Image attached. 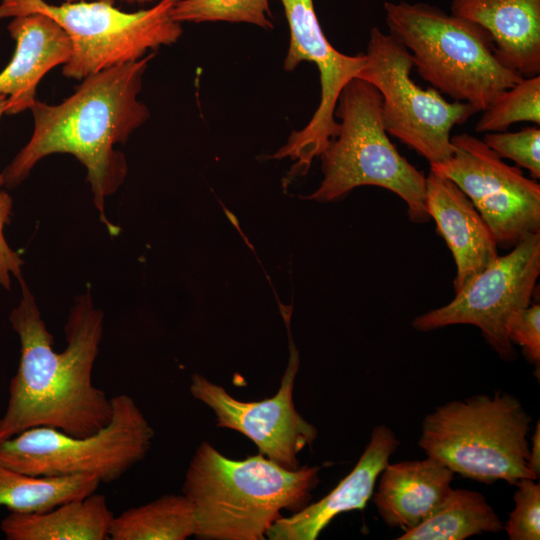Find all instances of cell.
<instances>
[{
    "label": "cell",
    "mask_w": 540,
    "mask_h": 540,
    "mask_svg": "<svg viewBox=\"0 0 540 540\" xmlns=\"http://www.w3.org/2000/svg\"><path fill=\"white\" fill-rule=\"evenodd\" d=\"M21 299L9 315L20 341V359L0 417V443L34 427L85 437L109 423L111 398L92 381L103 336V314L90 293L77 297L65 325L66 348L57 352L23 278Z\"/></svg>",
    "instance_id": "obj_1"
},
{
    "label": "cell",
    "mask_w": 540,
    "mask_h": 540,
    "mask_svg": "<svg viewBox=\"0 0 540 540\" xmlns=\"http://www.w3.org/2000/svg\"><path fill=\"white\" fill-rule=\"evenodd\" d=\"M155 53L85 77L74 93L60 104L36 100L31 107L34 129L28 143L2 172L4 185L14 188L44 157L68 153L87 168V180L103 223L112 234L117 228L106 219L104 200L124 181L127 172L122 153L114 146L125 143L148 118V108L138 100L144 72Z\"/></svg>",
    "instance_id": "obj_2"
},
{
    "label": "cell",
    "mask_w": 540,
    "mask_h": 540,
    "mask_svg": "<svg viewBox=\"0 0 540 540\" xmlns=\"http://www.w3.org/2000/svg\"><path fill=\"white\" fill-rule=\"evenodd\" d=\"M320 467L286 469L262 454L232 460L204 441L188 465L183 494L194 508L195 537L263 540L282 510L309 504Z\"/></svg>",
    "instance_id": "obj_3"
},
{
    "label": "cell",
    "mask_w": 540,
    "mask_h": 540,
    "mask_svg": "<svg viewBox=\"0 0 540 540\" xmlns=\"http://www.w3.org/2000/svg\"><path fill=\"white\" fill-rule=\"evenodd\" d=\"M389 33L409 51L419 75L454 101L485 110L523 77L496 56L482 27L427 3L385 2Z\"/></svg>",
    "instance_id": "obj_4"
},
{
    "label": "cell",
    "mask_w": 540,
    "mask_h": 540,
    "mask_svg": "<svg viewBox=\"0 0 540 540\" xmlns=\"http://www.w3.org/2000/svg\"><path fill=\"white\" fill-rule=\"evenodd\" d=\"M531 421L520 400L506 392L452 400L424 417L418 445L454 474L514 485L538 479L528 464Z\"/></svg>",
    "instance_id": "obj_5"
},
{
    "label": "cell",
    "mask_w": 540,
    "mask_h": 540,
    "mask_svg": "<svg viewBox=\"0 0 540 540\" xmlns=\"http://www.w3.org/2000/svg\"><path fill=\"white\" fill-rule=\"evenodd\" d=\"M381 103L379 91L362 79L344 86L334 112L341 120L338 133L320 155L323 179L307 199L331 202L356 187L378 186L403 199L412 222H428L426 176L389 139Z\"/></svg>",
    "instance_id": "obj_6"
},
{
    "label": "cell",
    "mask_w": 540,
    "mask_h": 540,
    "mask_svg": "<svg viewBox=\"0 0 540 540\" xmlns=\"http://www.w3.org/2000/svg\"><path fill=\"white\" fill-rule=\"evenodd\" d=\"M177 1L160 0L148 9L125 12L101 0L60 5L45 0H1L0 19L33 13L51 17L65 31L72 47L62 73L82 80L177 42L182 35L181 23L171 17Z\"/></svg>",
    "instance_id": "obj_7"
},
{
    "label": "cell",
    "mask_w": 540,
    "mask_h": 540,
    "mask_svg": "<svg viewBox=\"0 0 540 540\" xmlns=\"http://www.w3.org/2000/svg\"><path fill=\"white\" fill-rule=\"evenodd\" d=\"M113 413L94 434L75 437L49 427L27 429L0 443V462L33 476L92 475L119 480L147 455L154 430L127 394L111 398Z\"/></svg>",
    "instance_id": "obj_8"
},
{
    "label": "cell",
    "mask_w": 540,
    "mask_h": 540,
    "mask_svg": "<svg viewBox=\"0 0 540 540\" xmlns=\"http://www.w3.org/2000/svg\"><path fill=\"white\" fill-rule=\"evenodd\" d=\"M366 62L355 78L373 85L382 98L387 133L425 158L430 165L452 156L451 131L478 111L470 104L447 101L434 88L423 89L411 77L409 51L393 35L373 27Z\"/></svg>",
    "instance_id": "obj_9"
},
{
    "label": "cell",
    "mask_w": 540,
    "mask_h": 540,
    "mask_svg": "<svg viewBox=\"0 0 540 540\" xmlns=\"http://www.w3.org/2000/svg\"><path fill=\"white\" fill-rule=\"evenodd\" d=\"M539 274L540 233H535L473 276L448 304L414 318L412 326L422 332L455 324L476 326L502 359L511 360L515 352L509 325L531 304Z\"/></svg>",
    "instance_id": "obj_10"
},
{
    "label": "cell",
    "mask_w": 540,
    "mask_h": 540,
    "mask_svg": "<svg viewBox=\"0 0 540 540\" xmlns=\"http://www.w3.org/2000/svg\"><path fill=\"white\" fill-rule=\"evenodd\" d=\"M454 152L430 169L454 182L490 227L498 247L512 249L540 233V185L506 164L479 138L451 137Z\"/></svg>",
    "instance_id": "obj_11"
},
{
    "label": "cell",
    "mask_w": 540,
    "mask_h": 540,
    "mask_svg": "<svg viewBox=\"0 0 540 540\" xmlns=\"http://www.w3.org/2000/svg\"><path fill=\"white\" fill-rule=\"evenodd\" d=\"M289 337L290 356L277 393L261 401H241L201 374H193L192 396L215 414L217 426L240 432L257 446L259 453L280 466L296 470L298 454L316 440L318 431L296 410L293 389L299 368V352L291 337V307L279 303Z\"/></svg>",
    "instance_id": "obj_12"
},
{
    "label": "cell",
    "mask_w": 540,
    "mask_h": 540,
    "mask_svg": "<svg viewBox=\"0 0 540 540\" xmlns=\"http://www.w3.org/2000/svg\"><path fill=\"white\" fill-rule=\"evenodd\" d=\"M290 30V43L284 69L293 71L302 61L313 62L319 71L321 98L309 123L294 131L287 143L271 158L296 160L288 180L304 175L313 159L321 155L337 135L339 123L334 112L344 86L362 69L365 54L346 55L336 50L324 35L313 0H280Z\"/></svg>",
    "instance_id": "obj_13"
},
{
    "label": "cell",
    "mask_w": 540,
    "mask_h": 540,
    "mask_svg": "<svg viewBox=\"0 0 540 540\" xmlns=\"http://www.w3.org/2000/svg\"><path fill=\"white\" fill-rule=\"evenodd\" d=\"M399 444L391 428L376 425L351 472L319 501L276 520L266 532L268 539L315 540L337 515L364 509L373 496L379 475Z\"/></svg>",
    "instance_id": "obj_14"
},
{
    "label": "cell",
    "mask_w": 540,
    "mask_h": 540,
    "mask_svg": "<svg viewBox=\"0 0 540 540\" xmlns=\"http://www.w3.org/2000/svg\"><path fill=\"white\" fill-rule=\"evenodd\" d=\"M425 205L454 257L453 286L457 292L499 256L496 239L461 189L431 169L426 176Z\"/></svg>",
    "instance_id": "obj_15"
},
{
    "label": "cell",
    "mask_w": 540,
    "mask_h": 540,
    "mask_svg": "<svg viewBox=\"0 0 540 540\" xmlns=\"http://www.w3.org/2000/svg\"><path fill=\"white\" fill-rule=\"evenodd\" d=\"M7 29L15 40V52L0 72V94L7 96L6 114L31 109L44 75L71 56V42L51 17L33 13L13 17Z\"/></svg>",
    "instance_id": "obj_16"
},
{
    "label": "cell",
    "mask_w": 540,
    "mask_h": 540,
    "mask_svg": "<svg viewBox=\"0 0 540 540\" xmlns=\"http://www.w3.org/2000/svg\"><path fill=\"white\" fill-rule=\"evenodd\" d=\"M454 472L441 462L424 460L387 463L379 475L373 501L382 521L411 530L426 521L447 500Z\"/></svg>",
    "instance_id": "obj_17"
},
{
    "label": "cell",
    "mask_w": 540,
    "mask_h": 540,
    "mask_svg": "<svg viewBox=\"0 0 540 540\" xmlns=\"http://www.w3.org/2000/svg\"><path fill=\"white\" fill-rule=\"evenodd\" d=\"M451 13L482 27L495 54L522 77L540 73V0H452Z\"/></svg>",
    "instance_id": "obj_18"
},
{
    "label": "cell",
    "mask_w": 540,
    "mask_h": 540,
    "mask_svg": "<svg viewBox=\"0 0 540 540\" xmlns=\"http://www.w3.org/2000/svg\"><path fill=\"white\" fill-rule=\"evenodd\" d=\"M114 514L95 492L39 513L10 512L0 524L7 540H108Z\"/></svg>",
    "instance_id": "obj_19"
},
{
    "label": "cell",
    "mask_w": 540,
    "mask_h": 540,
    "mask_svg": "<svg viewBox=\"0 0 540 540\" xmlns=\"http://www.w3.org/2000/svg\"><path fill=\"white\" fill-rule=\"evenodd\" d=\"M100 481L92 475L33 476L0 462V506L10 512L39 513L66 501L86 497Z\"/></svg>",
    "instance_id": "obj_20"
},
{
    "label": "cell",
    "mask_w": 540,
    "mask_h": 540,
    "mask_svg": "<svg viewBox=\"0 0 540 540\" xmlns=\"http://www.w3.org/2000/svg\"><path fill=\"white\" fill-rule=\"evenodd\" d=\"M195 532L190 500L183 493L167 494L114 516L109 540H184Z\"/></svg>",
    "instance_id": "obj_21"
},
{
    "label": "cell",
    "mask_w": 540,
    "mask_h": 540,
    "mask_svg": "<svg viewBox=\"0 0 540 540\" xmlns=\"http://www.w3.org/2000/svg\"><path fill=\"white\" fill-rule=\"evenodd\" d=\"M503 529V524L484 495L453 489L444 504L426 521L405 531L398 540H464Z\"/></svg>",
    "instance_id": "obj_22"
},
{
    "label": "cell",
    "mask_w": 540,
    "mask_h": 540,
    "mask_svg": "<svg viewBox=\"0 0 540 540\" xmlns=\"http://www.w3.org/2000/svg\"><path fill=\"white\" fill-rule=\"evenodd\" d=\"M477 132H500L514 123L527 121L540 124V76L523 77L514 86L500 93L482 111Z\"/></svg>",
    "instance_id": "obj_23"
},
{
    "label": "cell",
    "mask_w": 540,
    "mask_h": 540,
    "mask_svg": "<svg viewBox=\"0 0 540 540\" xmlns=\"http://www.w3.org/2000/svg\"><path fill=\"white\" fill-rule=\"evenodd\" d=\"M171 17L179 23L221 21L273 28L268 0H178Z\"/></svg>",
    "instance_id": "obj_24"
},
{
    "label": "cell",
    "mask_w": 540,
    "mask_h": 540,
    "mask_svg": "<svg viewBox=\"0 0 540 540\" xmlns=\"http://www.w3.org/2000/svg\"><path fill=\"white\" fill-rule=\"evenodd\" d=\"M482 141L500 158L514 161L517 166L530 172L536 180L540 178V129L524 127L516 132H489Z\"/></svg>",
    "instance_id": "obj_25"
},
{
    "label": "cell",
    "mask_w": 540,
    "mask_h": 540,
    "mask_svg": "<svg viewBox=\"0 0 540 540\" xmlns=\"http://www.w3.org/2000/svg\"><path fill=\"white\" fill-rule=\"evenodd\" d=\"M515 507L503 529L510 540L540 539V484L524 478L514 484Z\"/></svg>",
    "instance_id": "obj_26"
},
{
    "label": "cell",
    "mask_w": 540,
    "mask_h": 540,
    "mask_svg": "<svg viewBox=\"0 0 540 540\" xmlns=\"http://www.w3.org/2000/svg\"><path fill=\"white\" fill-rule=\"evenodd\" d=\"M508 337L512 344L522 347L526 359L539 369L540 363V304H530L511 321Z\"/></svg>",
    "instance_id": "obj_27"
},
{
    "label": "cell",
    "mask_w": 540,
    "mask_h": 540,
    "mask_svg": "<svg viewBox=\"0 0 540 540\" xmlns=\"http://www.w3.org/2000/svg\"><path fill=\"white\" fill-rule=\"evenodd\" d=\"M13 200L12 197L3 190H0V287L7 290L11 286V277L18 281L22 277L23 259L8 245L4 229L11 221Z\"/></svg>",
    "instance_id": "obj_28"
},
{
    "label": "cell",
    "mask_w": 540,
    "mask_h": 540,
    "mask_svg": "<svg viewBox=\"0 0 540 540\" xmlns=\"http://www.w3.org/2000/svg\"><path fill=\"white\" fill-rule=\"evenodd\" d=\"M532 444L529 449V468L539 478L540 475V423L537 422L533 436Z\"/></svg>",
    "instance_id": "obj_29"
},
{
    "label": "cell",
    "mask_w": 540,
    "mask_h": 540,
    "mask_svg": "<svg viewBox=\"0 0 540 540\" xmlns=\"http://www.w3.org/2000/svg\"><path fill=\"white\" fill-rule=\"evenodd\" d=\"M8 107V98L5 95L0 94V118L3 114H6ZM4 185L2 173H0V187Z\"/></svg>",
    "instance_id": "obj_30"
},
{
    "label": "cell",
    "mask_w": 540,
    "mask_h": 540,
    "mask_svg": "<svg viewBox=\"0 0 540 540\" xmlns=\"http://www.w3.org/2000/svg\"><path fill=\"white\" fill-rule=\"evenodd\" d=\"M110 2L114 3L115 1H120V2H126V3H131V4H144V3H151V2H155V1H160V0H109Z\"/></svg>",
    "instance_id": "obj_31"
},
{
    "label": "cell",
    "mask_w": 540,
    "mask_h": 540,
    "mask_svg": "<svg viewBox=\"0 0 540 540\" xmlns=\"http://www.w3.org/2000/svg\"><path fill=\"white\" fill-rule=\"evenodd\" d=\"M75 1H83V0H65V2H75ZM86 1H88V0H86ZM101 1H109V0H101Z\"/></svg>",
    "instance_id": "obj_32"
}]
</instances>
